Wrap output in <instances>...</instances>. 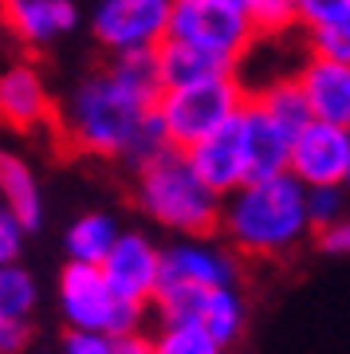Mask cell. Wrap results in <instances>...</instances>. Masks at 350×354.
<instances>
[{
    "label": "cell",
    "instance_id": "1",
    "mask_svg": "<svg viewBox=\"0 0 350 354\" xmlns=\"http://www.w3.org/2000/svg\"><path fill=\"white\" fill-rule=\"evenodd\" d=\"M315 232L307 213V185L284 169L275 177L244 181L225 197L221 209V236L237 256L252 260H279L291 256Z\"/></svg>",
    "mask_w": 350,
    "mask_h": 354
},
{
    "label": "cell",
    "instance_id": "2",
    "mask_svg": "<svg viewBox=\"0 0 350 354\" xmlns=\"http://www.w3.org/2000/svg\"><path fill=\"white\" fill-rule=\"evenodd\" d=\"M150 111L154 106L138 102L130 91L118 87L111 67L102 64L87 75H79L71 91L59 99L55 130H59L63 146H71L75 153L122 165Z\"/></svg>",
    "mask_w": 350,
    "mask_h": 354
},
{
    "label": "cell",
    "instance_id": "3",
    "mask_svg": "<svg viewBox=\"0 0 350 354\" xmlns=\"http://www.w3.org/2000/svg\"><path fill=\"white\" fill-rule=\"evenodd\" d=\"M134 205L150 225L174 236H217L225 197L209 189L185 150H165L150 165L134 169Z\"/></svg>",
    "mask_w": 350,
    "mask_h": 354
},
{
    "label": "cell",
    "instance_id": "4",
    "mask_svg": "<svg viewBox=\"0 0 350 354\" xmlns=\"http://www.w3.org/2000/svg\"><path fill=\"white\" fill-rule=\"evenodd\" d=\"M244 102H248V87H244L240 71H225V75L165 87V95L158 99V114H162L177 150H189L193 142L228 127L244 111Z\"/></svg>",
    "mask_w": 350,
    "mask_h": 354
},
{
    "label": "cell",
    "instance_id": "5",
    "mask_svg": "<svg viewBox=\"0 0 350 354\" xmlns=\"http://www.w3.org/2000/svg\"><path fill=\"white\" fill-rule=\"evenodd\" d=\"M55 299H59V315L71 330H102V335H130L142 330L146 307L122 299L114 283L107 279L102 264H79L67 260L55 279Z\"/></svg>",
    "mask_w": 350,
    "mask_h": 354
},
{
    "label": "cell",
    "instance_id": "6",
    "mask_svg": "<svg viewBox=\"0 0 350 354\" xmlns=\"http://www.w3.org/2000/svg\"><path fill=\"white\" fill-rule=\"evenodd\" d=\"M165 39H185L193 48H205L237 64L260 39L248 16V4H217V0H174V20Z\"/></svg>",
    "mask_w": 350,
    "mask_h": 354
},
{
    "label": "cell",
    "instance_id": "7",
    "mask_svg": "<svg viewBox=\"0 0 350 354\" xmlns=\"http://www.w3.org/2000/svg\"><path fill=\"white\" fill-rule=\"evenodd\" d=\"M174 20V0H99L91 8V39L102 51L162 48Z\"/></svg>",
    "mask_w": 350,
    "mask_h": 354
},
{
    "label": "cell",
    "instance_id": "8",
    "mask_svg": "<svg viewBox=\"0 0 350 354\" xmlns=\"http://www.w3.org/2000/svg\"><path fill=\"white\" fill-rule=\"evenodd\" d=\"M154 311H158V319L201 323L225 346H232L248 323V307H244L237 283H228V288H158Z\"/></svg>",
    "mask_w": 350,
    "mask_h": 354
},
{
    "label": "cell",
    "instance_id": "9",
    "mask_svg": "<svg viewBox=\"0 0 350 354\" xmlns=\"http://www.w3.org/2000/svg\"><path fill=\"white\" fill-rule=\"evenodd\" d=\"M59 102L51 99L44 71L28 59L0 64V127L16 134H39L55 127Z\"/></svg>",
    "mask_w": 350,
    "mask_h": 354
},
{
    "label": "cell",
    "instance_id": "10",
    "mask_svg": "<svg viewBox=\"0 0 350 354\" xmlns=\"http://www.w3.org/2000/svg\"><path fill=\"white\" fill-rule=\"evenodd\" d=\"M237 276V252L213 236H177L162 252V288H228Z\"/></svg>",
    "mask_w": 350,
    "mask_h": 354
},
{
    "label": "cell",
    "instance_id": "11",
    "mask_svg": "<svg viewBox=\"0 0 350 354\" xmlns=\"http://www.w3.org/2000/svg\"><path fill=\"white\" fill-rule=\"evenodd\" d=\"M288 169L307 189H315V185H347L350 181V127L311 118L291 142Z\"/></svg>",
    "mask_w": 350,
    "mask_h": 354
},
{
    "label": "cell",
    "instance_id": "12",
    "mask_svg": "<svg viewBox=\"0 0 350 354\" xmlns=\"http://www.w3.org/2000/svg\"><path fill=\"white\" fill-rule=\"evenodd\" d=\"M162 244H154L146 232L122 228V236L114 241L111 256L102 260V272L114 283V291L130 304L154 307V295L162 288Z\"/></svg>",
    "mask_w": 350,
    "mask_h": 354
},
{
    "label": "cell",
    "instance_id": "13",
    "mask_svg": "<svg viewBox=\"0 0 350 354\" xmlns=\"http://www.w3.org/2000/svg\"><path fill=\"white\" fill-rule=\"evenodd\" d=\"M0 20L28 51L51 48L83 24L75 0H0Z\"/></svg>",
    "mask_w": 350,
    "mask_h": 354
},
{
    "label": "cell",
    "instance_id": "14",
    "mask_svg": "<svg viewBox=\"0 0 350 354\" xmlns=\"http://www.w3.org/2000/svg\"><path fill=\"white\" fill-rule=\"evenodd\" d=\"M185 158L193 162L201 181H205L209 189H217L221 197L240 189V185L248 181V150H244V134H240V114L228 127L217 130V134L193 142L185 150Z\"/></svg>",
    "mask_w": 350,
    "mask_h": 354
},
{
    "label": "cell",
    "instance_id": "15",
    "mask_svg": "<svg viewBox=\"0 0 350 354\" xmlns=\"http://www.w3.org/2000/svg\"><path fill=\"white\" fill-rule=\"evenodd\" d=\"M240 134H244V150H248V181L275 177L291 165V142H295V134L264 102L252 99V95L244 102V111H240Z\"/></svg>",
    "mask_w": 350,
    "mask_h": 354
},
{
    "label": "cell",
    "instance_id": "16",
    "mask_svg": "<svg viewBox=\"0 0 350 354\" xmlns=\"http://www.w3.org/2000/svg\"><path fill=\"white\" fill-rule=\"evenodd\" d=\"M307 106L319 122H338L350 127V64L342 59H326L315 51H303L300 67H295Z\"/></svg>",
    "mask_w": 350,
    "mask_h": 354
},
{
    "label": "cell",
    "instance_id": "17",
    "mask_svg": "<svg viewBox=\"0 0 350 354\" xmlns=\"http://www.w3.org/2000/svg\"><path fill=\"white\" fill-rule=\"evenodd\" d=\"M0 205L28 232H36L44 225V189H39V177L32 174V165L20 153L4 150V146H0Z\"/></svg>",
    "mask_w": 350,
    "mask_h": 354
},
{
    "label": "cell",
    "instance_id": "18",
    "mask_svg": "<svg viewBox=\"0 0 350 354\" xmlns=\"http://www.w3.org/2000/svg\"><path fill=\"white\" fill-rule=\"evenodd\" d=\"M111 75L118 79V87L130 91L138 102L158 106V99L165 95V75H162V59L158 48H134V51H118L107 59Z\"/></svg>",
    "mask_w": 350,
    "mask_h": 354
},
{
    "label": "cell",
    "instance_id": "19",
    "mask_svg": "<svg viewBox=\"0 0 350 354\" xmlns=\"http://www.w3.org/2000/svg\"><path fill=\"white\" fill-rule=\"evenodd\" d=\"M122 236V228L111 213H83L75 216L67 232H63V248H67V260H79V264H102L111 256L114 241Z\"/></svg>",
    "mask_w": 350,
    "mask_h": 354
},
{
    "label": "cell",
    "instance_id": "20",
    "mask_svg": "<svg viewBox=\"0 0 350 354\" xmlns=\"http://www.w3.org/2000/svg\"><path fill=\"white\" fill-rule=\"evenodd\" d=\"M158 59H162L165 87L237 71V64H228V59H221V55H213V51H205V48H193V44H185V39H165L162 48H158Z\"/></svg>",
    "mask_w": 350,
    "mask_h": 354
},
{
    "label": "cell",
    "instance_id": "21",
    "mask_svg": "<svg viewBox=\"0 0 350 354\" xmlns=\"http://www.w3.org/2000/svg\"><path fill=\"white\" fill-rule=\"evenodd\" d=\"M39 307V283L20 260L0 268V319L32 327V315Z\"/></svg>",
    "mask_w": 350,
    "mask_h": 354
},
{
    "label": "cell",
    "instance_id": "22",
    "mask_svg": "<svg viewBox=\"0 0 350 354\" xmlns=\"http://www.w3.org/2000/svg\"><path fill=\"white\" fill-rule=\"evenodd\" d=\"M228 346L201 323H181V319H158L154 330V354H225Z\"/></svg>",
    "mask_w": 350,
    "mask_h": 354
},
{
    "label": "cell",
    "instance_id": "23",
    "mask_svg": "<svg viewBox=\"0 0 350 354\" xmlns=\"http://www.w3.org/2000/svg\"><path fill=\"white\" fill-rule=\"evenodd\" d=\"M303 48L315 51V55H326V59H342L350 64V8L326 24H315L303 32Z\"/></svg>",
    "mask_w": 350,
    "mask_h": 354
},
{
    "label": "cell",
    "instance_id": "24",
    "mask_svg": "<svg viewBox=\"0 0 350 354\" xmlns=\"http://www.w3.org/2000/svg\"><path fill=\"white\" fill-rule=\"evenodd\" d=\"M248 16L260 36H291L295 20V0H248Z\"/></svg>",
    "mask_w": 350,
    "mask_h": 354
},
{
    "label": "cell",
    "instance_id": "25",
    "mask_svg": "<svg viewBox=\"0 0 350 354\" xmlns=\"http://www.w3.org/2000/svg\"><path fill=\"white\" fill-rule=\"evenodd\" d=\"M347 197H350L347 185H315V189H307V213H311L315 232L331 228L338 216L350 213V201H347Z\"/></svg>",
    "mask_w": 350,
    "mask_h": 354
},
{
    "label": "cell",
    "instance_id": "26",
    "mask_svg": "<svg viewBox=\"0 0 350 354\" xmlns=\"http://www.w3.org/2000/svg\"><path fill=\"white\" fill-rule=\"evenodd\" d=\"M63 354H118V339L102 330H71L63 339Z\"/></svg>",
    "mask_w": 350,
    "mask_h": 354
},
{
    "label": "cell",
    "instance_id": "27",
    "mask_svg": "<svg viewBox=\"0 0 350 354\" xmlns=\"http://www.w3.org/2000/svg\"><path fill=\"white\" fill-rule=\"evenodd\" d=\"M350 8V0H295V20H300V32L315 24H326Z\"/></svg>",
    "mask_w": 350,
    "mask_h": 354
},
{
    "label": "cell",
    "instance_id": "28",
    "mask_svg": "<svg viewBox=\"0 0 350 354\" xmlns=\"http://www.w3.org/2000/svg\"><path fill=\"white\" fill-rule=\"evenodd\" d=\"M24 236L28 228L16 221L4 205H0V268L12 264V260H20V248H24Z\"/></svg>",
    "mask_w": 350,
    "mask_h": 354
},
{
    "label": "cell",
    "instance_id": "29",
    "mask_svg": "<svg viewBox=\"0 0 350 354\" xmlns=\"http://www.w3.org/2000/svg\"><path fill=\"white\" fill-rule=\"evenodd\" d=\"M319 248H323L326 256H350V213L338 216L331 228L319 232Z\"/></svg>",
    "mask_w": 350,
    "mask_h": 354
},
{
    "label": "cell",
    "instance_id": "30",
    "mask_svg": "<svg viewBox=\"0 0 350 354\" xmlns=\"http://www.w3.org/2000/svg\"><path fill=\"white\" fill-rule=\"evenodd\" d=\"M28 346V327L0 319V354H20Z\"/></svg>",
    "mask_w": 350,
    "mask_h": 354
},
{
    "label": "cell",
    "instance_id": "31",
    "mask_svg": "<svg viewBox=\"0 0 350 354\" xmlns=\"http://www.w3.org/2000/svg\"><path fill=\"white\" fill-rule=\"evenodd\" d=\"M118 354H154V335H142V330L118 335Z\"/></svg>",
    "mask_w": 350,
    "mask_h": 354
},
{
    "label": "cell",
    "instance_id": "32",
    "mask_svg": "<svg viewBox=\"0 0 350 354\" xmlns=\"http://www.w3.org/2000/svg\"><path fill=\"white\" fill-rule=\"evenodd\" d=\"M217 4H248V0H217Z\"/></svg>",
    "mask_w": 350,
    "mask_h": 354
},
{
    "label": "cell",
    "instance_id": "33",
    "mask_svg": "<svg viewBox=\"0 0 350 354\" xmlns=\"http://www.w3.org/2000/svg\"><path fill=\"white\" fill-rule=\"evenodd\" d=\"M347 189H350V181H347Z\"/></svg>",
    "mask_w": 350,
    "mask_h": 354
}]
</instances>
